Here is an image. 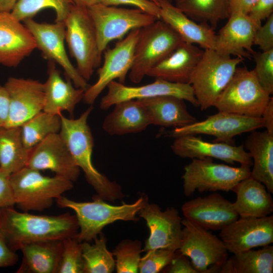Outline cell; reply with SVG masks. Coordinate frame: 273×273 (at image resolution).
<instances>
[{
	"label": "cell",
	"instance_id": "cell-28",
	"mask_svg": "<svg viewBox=\"0 0 273 273\" xmlns=\"http://www.w3.org/2000/svg\"><path fill=\"white\" fill-rule=\"evenodd\" d=\"M104 120L102 128L108 134L124 135L138 133L151 125L148 114L139 100H130L114 105Z\"/></svg>",
	"mask_w": 273,
	"mask_h": 273
},
{
	"label": "cell",
	"instance_id": "cell-30",
	"mask_svg": "<svg viewBox=\"0 0 273 273\" xmlns=\"http://www.w3.org/2000/svg\"><path fill=\"white\" fill-rule=\"evenodd\" d=\"M250 132L244 145L253 162L250 176L273 194V135L265 130Z\"/></svg>",
	"mask_w": 273,
	"mask_h": 273
},
{
	"label": "cell",
	"instance_id": "cell-40",
	"mask_svg": "<svg viewBox=\"0 0 273 273\" xmlns=\"http://www.w3.org/2000/svg\"><path fill=\"white\" fill-rule=\"evenodd\" d=\"M255 66L253 70L258 82L270 95L273 93V49L252 55Z\"/></svg>",
	"mask_w": 273,
	"mask_h": 273
},
{
	"label": "cell",
	"instance_id": "cell-1",
	"mask_svg": "<svg viewBox=\"0 0 273 273\" xmlns=\"http://www.w3.org/2000/svg\"><path fill=\"white\" fill-rule=\"evenodd\" d=\"M79 225L75 215H35L13 207L0 209V234L8 246L17 251L26 244L76 236Z\"/></svg>",
	"mask_w": 273,
	"mask_h": 273
},
{
	"label": "cell",
	"instance_id": "cell-39",
	"mask_svg": "<svg viewBox=\"0 0 273 273\" xmlns=\"http://www.w3.org/2000/svg\"><path fill=\"white\" fill-rule=\"evenodd\" d=\"M81 243L77 236L62 240V249L56 273H83Z\"/></svg>",
	"mask_w": 273,
	"mask_h": 273
},
{
	"label": "cell",
	"instance_id": "cell-46",
	"mask_svg": "<svg viewBox=\"0 0 273 273\" xmlns=\"http://www.w3.org/2000/svg\"><path fill=\"white\" fill-rule=\"evenodd\" d=\"M273 0H258L248 15L254 21L261 23L272 14Z\"/></svg>",
	"mask_w": 273,
	"mask_h": 273
},
{
	"label": "cell",
	"instance_id": "cell-2",
	"mask_svg": "<svg viewBox=\"0 0 273 273\" xmlns=\"http://www.w3.org/2000/svg\"><path fill=\"white\" fill-rule=\"evenodd\" d=\"M93 109L90 105L76 119L68 118L61 114V128L59 132L76 164L82 170L87 182L96 193L94 196L113 202L125 197L121 186L110 180L94 166L92 154L93 136L87 119Z\"/></svg>",
	"mask_w": 273,
	"mask_h": 273
},
{
	"label": "cell",
	"instance_id": "cell-33",
	"mask_svg": "<svg viewBox=\"0 0 273 273\" xmlns=\"http://www.w3.org/2000/svg\"><path fill=\"white\" fill-rule=\"evenodd\" d=\"M30 151L23 143L21 127L0 128V169L11 175L26 167Z\"/></svg>",
	"mask_w": 273,
	"mask_h": 273
},
{
	"label": "cell",
	"instance_id": "cell-23",
	"mask_svg": "<svg viewBox=\"0 0 273 273\" xmlns=\"http://www.w3.org/2000/svg\"><path fill=\"white\" fill-rule=\"evenodd\" d=\"M11 12H0V65L16 67L36 48L34 38Z\"/></svg>",
	"mask_w": 273,
	"mask_h": 273
},
{
	"label": "cell",
	"instance_id": "cell-51",
	"mask_svg": "<svg viewBox=\"0 0 273 273\" xmlns=\"http://www.w3.org/2000/svg\"><path fill=\"white\" fill-rule=\"evenodd\" d=\"M18 0H0V12H11Z\"/></svg>",
	"mask_w": 273,
	"mask_h": 273
},
{
	"label": "cell",
	"instance_id": "cell-53",
	"mask_svg": "<svg viewBox=\"0 0 273 273\" xmlns=\"http://www.w3.org/2000/svg\"><path fill=\"white\" fill-rule=\"evenodd\" d=\"M157 4L156 0H150Z\"/></svg>",
	"mask_w": 273,
	"mask_h": 273
},
{
	"label": "cell",
	"instance_id": "cell-7",
	"mask_svg": "<svg viewBox=\"0 0 273 273\" xmlns=\"http://www.w3.org/2000/svg\"><path fill=\"white\" fill-rule=\"evenodd\" d=\"M183 42L180 36L160 19L140 29L133 64L128 73L130 81L141 82L150 69Z\"/></svg>",
	"mask_w": 273,
	"mask_h": 273
},
{
	"label": "cell",
	"instance_id": "cell-6",
	"mask_svg": "<svg viewBox=\"0 0 273 273\" xmlns=\"http://www.w3.org/2000/svg\"><path fill=\"white\" fill-rule=\"evenodd\" d=\"M271 98L253 71L237 67L213 107L224 111L251 117H260Z\"/></svg>",
	"mask_w": 273,
	"mask_h": 273
},
{
	"label": "cell",
	"instance_id": "cell-4",
	"mask_svg": "<svg viewBox=\"0 0 273 273\" xmlns=\"http://www.w3.org/2000/svg\"><path fill=\"white\" fill-rule=\"evenodd\" d=\"M10 182L15 205L25 212L50 208L55 199L73 188V182L67 178L44 176L27 166L11 174Z\"/></svg>",
	"mask_w": 273,
	"mask_h": 273
},
{
	"label": "cell",
	"instance_id": "cell-41",
	"mask_svg": "<svg viewBox=\"0 0 273 273\" xmlns=\"http://www.w3.org/2000/svg\"><path fill=\"white\" fill-rule=\"evenodd\" d=\"M172 250L158 248L149 250L141 257L139 267L140 273H158L169 264L175 254Z\"/></svg>",
	"mask_w": 273,
	"mask_h": 273
},
{
	"label": "cell",
	"instance_id": "cell-54",
	"mask_svg": "<svg viewBox=\"0 0 273 273\" xmlns=\"http://www.w3.org/2000/svg\"><path fill=\"white\" fill-rule=\"evenodd\" d=\"M167 1H169V2H171V3H172V1H173V0H167Z\"/></svg>",
	"mask_w": 273,
	"mask_h": 273
},
{
	"label": "cell",
	"instance_id": "cell-27",
	"mask_svg": "<svg viewBox=\"0 0 273 273\" xmlns=\"http://www.w3.org/2000/svg\"><path fill=\"white\" fill-rule=\"evenodd\" d=\"M236 194L233 203L240 217H262L273 212V200L265 186L249 176L240 181L233 189Z\"/></svg>",
	"mask_w": 273,
	"mask_h": 273
},
{
	"label": "cell",
	"instance_id": "cell-31",
	"mask_svg": "<svg viewBox=\"0 0 273 273\" xmlns=\"http://www.w3.org/2000/svg\"><path fill=\"white\" fill-rule=\"evenodd\" d=\"M62 240L39 241L23 245V257L17 273H56Z\"/></svg>",
	"mask_w": 273,
	"mask_h": 273
},
{
	"label": "cell",
	"instance_id": "cell-11",
	"mask_svg": "<svg viewBox=\"0 0 273 273\" xmlns=\"http://www.w3.org/2000/svg\"><path fill=\"white\" fill-rule=\"evenodd\" d=\"M179 253L191 260L198 273L218 272L228 258V251L220 238L208 230L182 219Z\"/></svg>",
	"mask_w": 273,
	"mask_h": 273
},
{
	"label": "cell",
	"instance_id": "cell-16",
	"mask_svg": "<svg viewBox=\"0 0 273 273\" xmlns=\"http://www.w3.org/2000/svg\"><path fill=\"white\" fill-rule=\"evenodd\" d=\"M108 92L102 98L100 107L107 110L117 103L130 100H142L162 96H172L184 99L193 106L198 103L190 84L172 82L160 78L154 82L139 86H129L115 80L107 87Z\"/></svg>",
	"mask_w": 273,
	"mask_h": 273
},
{
	"label": "cell",
	"instance_id": "cell-13",
	"mask_svg": "<svg viewBox=\"0 0 273 273\" xmlns=\"http://www.w3.org/2000/svg\"><path fill=\"white\" fill-rule=\"evenodd\" d=\"M44 57L58 64L75 86L85 91L89 86L69 60L65 47V22L40 23L32 18L23 21Z\"/></svg>",
	"mask_w": 273,
	"mask_h": 273
},
{
	"label": "cell",
	"instance_id": "cell-38",
	"mask_svg": "<svg viewBox=\"0 0 273 273\" xmlns=\"http://www.w3.org/2000/svg\"><path fill=\"white\" fill-rule=\"evenodd\" d=\"M143 248L142 242L138 240L124 239L119 243L112 252L115 258L116 272H139Z\"/></svg>",
	"mask_w": 273,
	"mask_h": 273
},
{
	"label": "cell",
	"instance_id": "cell-12",
	"mask_svg": "<svg viewBox=\"0 0 273 273\" xmlns=\"http://www.w3.org/2000/svg\"><path fill=\"white\" fill-rule=\"evenodd\" d=\"M140 32V29L131 30L112 48L104 51V62L98 70L97 80L84 92L82 100L85 103L92 105L108 85L116 79L125 83L133 64Z\"/></svg>",
	"mask_w": 273,
	"mask_h": 273
},
{
	"label": "cell",
	"instance_id": "cell-17",
	"mask_svg": "<svg viewBox=\"0 0 273 273\" xmlns=\"http://www.w3.org/2000/svg\"><path fill=\"white\" fill-rule=\"evenodd\" d=\"M228 252L236 253L270 245L273 242V215L240 217L220 231Z\"/></svg>",
	"mask_w": 273,
	"mask_h": 273
},
{
	"label": "cell",
	"instance_id": "cell-47",
	"mask_svg": "<svg viewBox=\"0 0 273 273\" xmlns=\"http://www.w3.org/2000/svg\"><path fill=\"white\" fill-rule=\"evenodd\" d=\"M19 259L16 251L12 250L7 245L0 234V267H7L15 265Z\"/></svg>",
	"mask_w": 273,
	"mask_h": 273
},
{
	"label": "cell",
	"instance_id": "cell-36",
	"mask_svg": "<svg viewBox=\"0 0 273 273\" xmlns=\"http://www.w3.org/2000/svg\"><path fill=\"white\" fill-rule=\"evenodd\" d=\"M61 114L42 111L24 123L21 131L25 147L31 149L49 135L59 133L62 123Z\"/></svg>",
	"mask_w": 273,
	"mask_h": 273
},
{
	"label": "cell",
	"instance_id": "cell-20",
	"mask_svg": "<svg viewBox=\"0 0 273 273\" xmlns=\"http://www.w3.org/2000/svg\"><path fill=\"white\" fill-rule=\"evenodd\" d=\"M170 147L173 153L181 158H211L231 164L237 162L250 167L253 164L250 155L243 144L236 146L223 142H209L196 135L187 134L175 138Z\"/></svg>",
	"mask_w": 273,
	"mask_h": 273
},
{
	"label": "cell",
	"instance_id": "cell-25",
	"mask_svg": "<svg viewBox=\"0 0 273 273\" xmlns=\"http://www.w3.org/2000/svg\"><path fill=\"white\" fill-rule=\"evenodd\" d=\"M203 51L193 44L183 42L150 69L146 75L172 82L189 84Z\"/></svg>",
	"mask_w": 273,
	"mask_h": 273
},
{
	"label": "cell",
	"instance_id": "cell-32",
	"mask_svg": "<svg viewBox=\"0 0 273 273\" xmlns=\"http://www.w3.org/2000/svg\"><path fill=\"white\" fill-rule=\"evenodd\" d=\"M273 246H263L260 249L233 254L221 265V273H272Z\"/></svg>",
	"mask_w": 273,
	"mask_h": 273
},
{
	"label": "cell",
	"instance_id": "cell-52",
	"mask_svg": "<svg viewBox=\"0 0 273 273\" xmlns=\"http://www.w3.org/2000/svg\"><path fill=\"white\" fill-rule=\"evenodd\" d=\"M102 0H72L74 5L88 8L94 5L101 3Z\"/></svg>",
	"mask_w": 273,
	"mask_h": 273
},
{
	"label": "cell",
	"instance_id": "cell-5",
	"mask_svg": "<svg viewBox=\"0 0 273 273\" xmlns=\"http://www.w3.org/2000/svg\"><path fill=\"white\" fill-rule=\"evenodd\" d=\"M243 60L222 55L213 49L204 50L189 82L201 110L213 107Z\"/></svg>",
	"mask_w": 273,
	"mask_h": 273
},
{
	"label": "cell",
	"instance_id": "cell-35",
	"mask_svg": "<svg viewBox=\"0 0 273 273\" xmlns=\"http://www.w3.org/2000/svg\"><path fill=\"white\" fill-rule=\"evenodd\" d=\"M94 243L82 242L83 273H111L115 268V258L107 247V239L102 232Z\"/></svg>",
	"mask_w": 273,
	"mask_h": 273
},
{
	"label": "cell",
	"instance_id": "cell-37",
	"mask_svg": "<svg viewBox=\"0 0 273 273\" xmlns=\"http://www.w3.org/2000/svg\"><path fill=\"white\" fill-rule=\"evenodd\" d=\"M73 5L72 0H18L11 13L23 22L46 8H52L56 13L55 21L64 22Z\"/></svg>",
	"mask_w": 273,
	"mask_h": 273
},
{
	"label": "cell",
	"instance_id": "cell-14",
	"mask_svg": "<svg viewBox=\"0 0 273 273\" xmlns=\"http://www.w3.org/2000/svg\"><path fill=\"white\" fill-rule=\"evenodd\" d=\"M261 127L263 121L261 117H251L218 111L203 120L175 127L166 134L174 138L187 134H207L214 136L215 142L232 144L235 136Z\"/></svg>",
	"mask_w": 273,
	"mask_h": 273
},
{
	"label": "cell",
	"instance_id": "cell-3",
	"mask_svg": "<svg viewBox=\"0 0 273 273\" xmlns=\"http://www.w3.org/2000/svg\"><path fill=\"white\" fill-rule=\"evenodd\" d=\"M89 202H78L61 196L56 199L58 207L69 208L75 212L79 231L77 235L80 242L93 241L107 225L118 220L136 222L139 211L149 202L143 194L134 202L113 205L94 197Z\"/></svg>",
	"mask_w": 273,
	"mask_h": 273
},
{
	"label": "cell",
	"instance_id": "cell-10",
	"mask_svg": "<svg viewBox=\"0 0 273 273\" xmlns=\"http://www.w3.org/2000/svg\"><path fill=\"white\" fill-rule=\"evenodd\" d=\"M87 11L95 28L98 46L102 54L109 43L122 39L130 31L141 29L158 19L139 9H126L99 3Z\"/></svg>",
	"mask_w": 273,
	"mask_h": 273
},
{
	"label": "cell",
	"instance_id": "cell-49",
	"mask_svg": "<svg viewBox=\"0 0 273 273\" xmlns=\"http://www.w3.org/2000/svg\"><path fill=\"white\" fill-rule=\"evenodd\" d=\"M9 99L5 87L0 85V128L5 127L9 117Z\"/></svg>",
	"mask_w": 273,
	"mask_h": 273
},
{
	"label": "cell",
	"instance_id": "cell-29",
	"mask_svg": "<svg viewBox=\"0 0 273 273\" xmlns=\"http://www.w3.org/2000/svg\"><path fill=\"white\" fill-rule=\"evenodd\" d=\"M145 108L151 124L179 127L196 122L188 111L185 100L172 96L139 100Z\"/></svg>",
	"mask_w": 273,
	"mask_h": 273
},
{
	"label": "cell",
	"instance_id": "cell-42",
	"mask_svg": "<svg viewBox=\"0 0 273 273\" xmlns=\"http://www.w3.org/2000/svg\"><path fill=\"white\" fill-rule=\"evenodd\" d=\"M253 44L258 46L262 52L273 49V14L268 17L265 23L256 30Z\"/></svg>",
	"mask_w": 273,
	"mask_h": 273
},
{
	"label": "cell",
	"instance_id": "cell-22",
	"mask_svg": "<svg viewBox=\"0 0 273 273\" xmlns=\"http://www.w3.org/2000/svg\"><path fill=\"white\" fill-rule=\"evenodd\" d=\"M261 25L248 15L231 14L216 34L214 50L225 56L250 58L254 53V36Z\"/></svg>",
	"mask_w": 273,
	"mask_h": 273
},
{
	"label": "cell",
	"instance_id": "cell-34",
	"mask_svg": "<svg viewBox=\"0 0 273 273\" xmlns=\"http://www.w3.org/2000/svg\"><path fill=\"white\" fill-rule=\"evenodd\" d=\"M174 6L191 19L208 24L214 29L228 18L229 0H173Z\"/></svg>",
	"mask_w": 273,
	"mask_h": 273
},
{
	"label": "cell",
	"instance_id": "cell-43",
	"mask_svg": "<svg viewBox=\"0 0 273 273\" xmlns=\"http://www.w3.org/2000/svg\"><path fill=\"white\" fill-rule=\"evenodd\" d=\"M101 3L112 6L123 5L132 6L160 19L159 6L150 0H102Z\"/></svg>",
	"mask_w": 273,
	"mask_h": 273
},
{
	"label": "cell",
	"instance_id": "cell-21",
	"mask_svg": "<svg viewBox=\"0 0 273 273\" xmlns=\"http://www.w3.org/2000/svg\"><path fill=\"white\" fill-rule=\"evenodd\" d=\"M181 209L185 218L208 230L220 231L239 218L233 202L217 193L190 200Z\"/></svg>",
	"mask_w": 273,
	"mask_h": 273
},
{
	"label": "cell",
	"instance_id": "cell-48",
	"mask_svg": "<svg viewBox=\"0 0 273 273\" xmlns=\"http://www.w3.org/2000/svg\"><path fill=\"white\" fill-rule=\"evenodd\" d=\"M258 0H229V16L233 14L248 15Z\"/></svg>",
	"mask_w": 273,
	"mask_h": 273
},
{
	"label": "cell",
	"instance_id": "cell-24",
	"mask_svg": "<svg viewBox=\"0 0 273 273\" xmlns=\"http://www.w3.org/2000/svg\"><path fill=\"white\" fill-rule=\"evenodd\" d=\"M160 19L171 27L184 42L196 44L204 50H214L216 34L208 24H198L167 0H156Z\"/></svg>",
	"mask_w": 273,
	"mask_h": 273
},
{
	"label": "cell",
	"instance_id": "cell-15",
	"mask_svg": "<svg viewBox=\"0 0 273 273\" xmlns=\"http://www.w3.org/2000/svg\"><path fill=\"white\" fill-rule=\"evenodd\" d=\"M149 230V236L145 241L143 251L163 248L177 250L182 235V218L174 207L162 210L156 204L148 202L138 213Z\"/></svg>",
	"mask_w": 273,
	"mask_h": 273
},
{
	"label": "cell",
	"instance_id": "cell-18",
	"mask_svg": "<svg viewBox=\"0 0 273 273\" xmlns=\"http://www.w3.org/2000/svg\"><path fill=\"white\" fill-rule=\"evenodd\" d=\"M4 86L9 99V113L5 127H21L43 111L44 84L38 80L10 77Z\"/></svg>",
	"mask_w": 273,
	"mask_h": 273
},
{
	"label": "cell",
	"instance_id": "cell-8",
	"mask_svg": "<svg viewBox=\"0 0 273 273\" xmlns=\"http://www.w3.org/2000/svg\"><path fill=\"white\" fill-rule=\"evenodd\" d=\"M65 40L76 69L87 81L101 60L97 35L87 9L73 5L64 21Z\"/></svg>",
	"mask_w": 273,
	"mask_h": 273
},
{
	"label": "cell",
	"instance_id": "cell-26",
	"mask_svg": "<svg viewBox=\"0 0 273 273\" xmlns=\"http://www.w3.org/2000/svg\"><path fill=\"white\" fill-rule=\"evenodd\" d=\"M54 63L52 61L49 63L48 77L43 83V111L54 114L66 111L73 116L76 106L83 99L85 90L74 87L70 80L63 79Z\"/></svg>",
	"mask_w": 273,
	"mask_h": 273
},
{
	"label": "cell",
	"instance_id": "cell-50",
	"mask_svg": "<svg viewBox=\"0 0 273 273\" xmlns=\"http://www.w3.org/2000/svg\"><path fill=\"white\" fill-rule=\"evenodd\" d=\"M263 127L269 133L273 135V98L271 97L261 116Z\"/></svg>",
	"mask_w": 273,
	"mask_h": 273
},
{
	"label": "cell",
	"instance_id": "cell-19",
	"mask_svg": "<svg viewBox=\"0 0 273 273\" xmlns=\"http://www.w3.org/2000/svg\"><path fill=\"white\" fill-rule=\"evenodd\" d=\"M26 166L38 171L51 170L73 182L80 172L59 133L49 135L30 149Z\"/></svg>",
	"mask_w": 273,
	"mask_h": 273
},
{
	"label": "cell",
	"instance_id": "cell-9",
	"mask_svg": "<svg viewBox=\"0 0 273 273\" xmlns=\"http://www.w3.org/2000/svg\"><path fill=\"white\" fill-rule=\"evenodd\" d=\"M250 166L233 167L217 163L213 158L192 159L184 167V193L189 197L197 190L200 193L217 191L229 192L242 180L249 176Z\"/></svg>",
	"mask_w": 273,
	"mask_h": 273
},
{
	"label": "cell",
	"instance_id": "cell-44",
	"mask_svg": "<svg viewBox=\"0 0 273 273\" xmlns=\"http://www.w3.org/2000/svg\"><path fill=\"white\" fill-rule=\"evenodd\" d=\"M163 271L167 273H198L189 258L178 250L175 251V256Z\"/></svg>",
	"mask_w": 273,
	"mask_h": 273
},
{
	"label": "cell",
	"instance_id": "cell-45",
	"mask_svg": "<svg viewBox=\"0 0 273 273\" xmlns=\"http://www.w3.org/2000/svg\"><path fill=\"white\" fill-rule=\"evenodd\" d=\"M10 175L0 169V209L13 207L15 205Z\"/></svg>",
	"mask_w": 273,
	"mask_h": 273
}]
</instances>
